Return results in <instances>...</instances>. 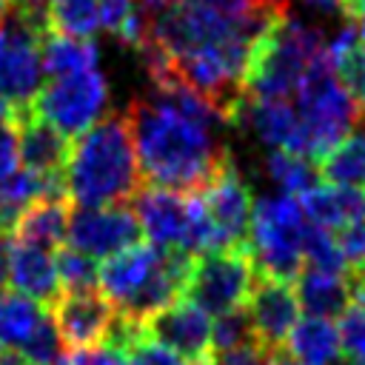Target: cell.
<instances>
[{"mask_svg": "<svg viewBox=\"0 0 365 365\" xmlns=\"http://www.w3.org/2000/svg\"><path fill=\"white\" fill-rule=\"evenodd\" d=\"M302 262H308L311 271H322V274H351L345 265V257L336 245V237L331 231H322L314 225L305 234Z\"/></svg>", "mask_w": 365, "mask_h": 365, "instance_id": "cell-31", "label": "cell"}, {"mask_svg": "<svg viewBox=\"0 0 365 365\" xmlns=\"http://www.w3.org/2000/svg\"><path fill=\"white\" fill-rule=\"evenodd\" d=\"M68 214L71 211H68L66 197L37 200L20 214V220L11 231V240L54 251L63 245V240L68 234Z\"/></svg>", "mask_w": 365, "mask_h": 365, "instance_id": "cell-22", "label": "cell"}, {"mask_svg": "<svg viewBox=\"0 0 365 365\" xmlns=\"http://www.w3.org/2000/svg\"><path fill=\"white\" fill-rule=\"evenodd\" d=\"M46 311L48 308L17 291H0V348H23Z\"/></svg>", "mask_w": 365, "mask_h": 365, "instance_id": "cell-26", "label": "cell"}, {"mask_svg": "<svg viewBox=\"0 0 365 365\" xmlns=\"http://www.w3.org/2000/svg\"><path fill=\"white\" fill-rule=\"evenodd\" d=\"M143 334L177 351L191 365H208L211 359V319L200 305L185 297L145 319Z\"/></svg>", "mask_w": 365, "mask_h": 365, "instance_id": "cell-13", "label": "cell"}, {"mask_svg": "<svg viewBox=\"0 0 365 365\" xmlns=\"http://www.w3.org/2000/svg\"><path fill=\"white\" fill-rule=\"evenodd\" d=\"M6 282L17 294L40 302L43 308H51L63 297L54 254L48 248H37V245H29V242L9 240V251H6Z\"/></svg>", "mask_w": 365, "mask_h": 365, "instance_id": "cell-18", "label": "cell"}, {"mask_svg": "<svg viewBox=\"0 0 365 365\" xmlns=\"http://www.w3.org/2000/svg\"><path fill=\"white\" fill-rule=\"evenodd\" d=\"M271 356L274 354L262 342H248V345H240L231 351L211 354L208 365H271Z\"/></svg>", "mask_w": 365, "mask_h": 365, "instance_id": "cell-39", "label": "cell"}, {"mask_svg": "<svg viewBox=\"0 0 365 365\" xmlns=\"http://www.w3.org/2000/svg\"><path fill=\"white\" fill-rule=\"evenodd\" d=\"M334 237H336V245H339V251H342V257H345L348 271L356 274L359 268H365V220L345 225V228L336 231Z\"/></svg>", "mask_w": 365, "mask_h": 365, "instance_id": "cell-37", "label": "cell"}, {"mask_svg": "<svg viewBox=\"0 0 365 365\" xmlns=\"http://www.w3.org/2000/svg\"><path fill=\"white\" fill-rule=\"evenodd\" d=\"M282 351L299 365H339L342 362L339 331L331 319H319V317L297 319Z\"/></svg>", "mask_w": 365, "mask_h": 365, "instance_id": "cell-23", "label": "cell"}, {"mask_svg": "<svg viewBox=\"0 0 365 365\" xmlns=\"http://www.w3.org/2000/svg\"><path fill=\"white\" fill-rule=\"evenodd\" d=\"M174 0H140V11L145 14V17H154V14H160L163 9H168Z\"/></svg>", "mask_w": 365, "mask_h": 365, "instance_id": "cell-43", "label": "cell"}, {"mask_svg": "<svg viewBox=\"0 0 365 365\" xmlns=\"http://www.w3.org/2000/svg\"><path fill=\"white\" fill-rule=\"evenodd\" d=\"M128 125L145 185L200 194L234 157L217 125H208L163 94L134 97Z\"/></svg>", "mask_w": 365, "mask_h": 365, "instance_id": "cell-1", "label": "cell"}, {"mask_svg": "<svg viewBox=\"0 0 365 365\" xmlns=\"http://www.w3.org/2000/svg\"><path fill=\"white\" fill-rule=\"evenodd\" d=\"M11 3H14V0H0V14H3V11H6Z\"/></svg>", "mask_w": 365, "mask_h": 365, "instance_id": "cell-48", "label": "cell"}, {"mask_svg": "<svg viewBox=\"0 0 365 365\" xmlns=\"http://www.w3.org/2000/svg\"><path fill=\"white\" fill-rule=\"evenodd\" d=\"M14 3L23 6V9H31V11H37V14H46V9H48L51 0H14Z\"/></svg>", "mask_w": 365, "mask_h": 365, "instance_id": "cell-44", "label": "cell"}, {"mask_svg": "<svg viewBox=\"0 0 365 365\" xmlns=\"http://www.w3.org/2000/svg\"><path fill=\"white\" fill-rule=\"evenodd\" d=\"M297 3L317 14H342V0H297Z\"/></svg>", "mask_w": 365, "mask_h": 365, "instance_id": "cell-42", "label": "cell"}, {"mask_svg": "<svg viewBox=\"0 0 365 365\" xmlns=\"http://www.w3.org/2000/svg\"><path fill=\"white\" fill-rule=\"evenodd\" d=\"M319 180L336 188H359L365 185V128L351 131L342 143H336L319 160Z\"/></svg>", "mask_w": 365, "mask_h": 365, "instance_id": "cell-25", "label": "cell"}, {"mask_svg": "<svg viewBox=\"0 0 365 365\" xmlns=\"http://www.w3.org/2000/svg\"><path fill=\"white\" fill-rule=\"evenodd\" d=\"M57 365H125V354L108 342L94 345V348H80V351H66Z\"/></svg>", "mask_w": 365, "mask_h": 365, "instance_id": "cell-38", "label": "cell"}, {"mask_svg": "<svg viewBox=\"0 0 365 365\" xmlns=\"http://www.w3.org/2000/svg\"><path fill=\"white\" fill-rule=\"evenodd\" d=\"M48 31L46 14L11 3L0 14V97L14 108H31L43 88L40 43Z\"/></svg>", "mask_w": 365, "mask_h": 365, "instance_id": "cell-7", "label": "cell"}, {"mask_svg": "<svg viewBox=\"0 0 365 365\" xmlns=\"http://www.w3.org/2000/svg\"><path fill=\"white\" fill-rule=\"evenodd\" d=\"M51 319L57 325V334L68 351L94 348L103 345L111 322H114V305L100 294H63L51 308Z\"/></svg>", "mask_w": 365, "mask_h": 365, "instance_id": "cell-15", "label": "cell"}, {"mask_svg": "<svg viewBox=\"0 0 365 365\" xmlns=\"http://www.w3.org/2000/svg\"><path fill=\"white\" fill-rule=\"evenodd\" d=\"M248 342H259L254 336V325H251V317L242 308H234L228 314H220L214 322H211V354H220V351H231V348H240V345H248Z\"/></svg>", "mask_w": 365, "mask_h": 365, "instance_id": "cell-32", "label": "cell"}, {"mask_svg": "<svg viewBox=\"0 0 365 365\" xmlns=\"http://www.w3.org/2000/svg\"><path fill=\"white\" fill-rule=\"evenodd\" d=\"M131 211L151 245L163 251H185L188 222H191V194H180L157 185H140V191L131 197Z\"/></svg>", "mask_w": 365, "mask_h": 365, "instance_id": "cell-12", "label": "cell"}, {"mask_svg": "<svg viewBox=\"0 0 365 365\" xmlns=\"http://www.w3.org/2000/svg\"><path fill=\"white\" fill-rule=\"evenodd\" d=\"M302 214L314 228L342 231L351 222L365 220V194L359 188H336V185H314L299 197Z\"/></svg>", "mask_w": 365, "mask_h": 365, "instance_id": "cell-21", "label": "cell"}, {"mask_svg": "<svg viewBox=\"0 0 365 365\" xmlns=\"http://www.w3.org/2000/svg\"><path fill=\"white\" fill-rule=\"evenodd\" d=\"M297 114H299V154L308 160H322L336 143H342L356 125L362 123V106L354 100L348 86L342 83L331 54L325 51L311 71L305 74L302 86L297 88Z\"/></svg>", "mask_w": 365, "mask_h": 365, "instance_id": "cell-5", "label": "cell"}, {"mask_svg": "<svg viewBox=\"0 0 365 365\" xmlns=\"http://www.w3.org/2000/svg\"><path fill=\"white\" fill-rule=\"evenodd\" d=\"M254 279H257V271H254V262L245 245L211 251L194 259L182 297L200 305L208 317L211 314L220 317L248 302Z\"/></svg>", "mask_w": 365, "mask_h": 365, "instance_id": "cell-9", "label": "cell"}, {"mask_svg": "<svg viewBox=\"0 0 365 365\" xmlns=\"http://www.w3.org/2000/svg\"><path fill=\"white\" fill-rule=\"evenodd\" d=\"M339 348L342 359L365 362V297H354L351 308L339 317Z\"/></svg>", "mask_w": 365, "mask_h": 365, "instance_id": "cell-34", "label": "cell"}, {"mask_svg": "<svg viewBox=\"0 0 365 365\" xmlns=\"http://www.w3.org/2000/svg\"><path fill=\"white\" fill-rule=\"evenodd\" d=\"M125 365H191L188 359H182L177 351L148 339V336H140L128 351H125Z\"/></svg>", "mask_w": 365, "mask_h": 365, "instance_id": "cell-36", "label": "cell"}, {"mask_svg": "<svg viewBox=\"0 0 365 365\" xmlns=\"http://www.w3.org/2000/svg\"><path fill=\"white\" fill-rule=\"evenodd\" d=\"M265 177L279 188V194L302 197L314 185H319V165L294 151H271L265 157Z\"/></svg>", "mask_w": 365, "mask_h": 365, "instance_id": "cell-27", "label": "cell"}, {"mask_svg": "<svg viewBox=\"0 0 365 365\" xmlns=\"http://www.w3.org/2000/svg\"><path fill=\"white\" fill-rule=\"evenodd\" d=\"M231 123L245 128L257 143H262L271 151L299 154V143H302L299 114H297V106L288 100H268V97L245 94Z\"/></svg>", "mask_w": 365, "mask_h": 365, "instance_id": "cell-16", "label": "cell"}, {"mask_svg": "<svg viewBox=\"0 0 365 365\" xmlns=\"http://www.w3.org/2000/svg\"><path fill=\"white\" fill-rule=\"evenodd\" d=\"M140 222L131 205H103V208H74L68 214L66 242L94 259H108L140 242Z\"/></svg>", "mask_w": 365, "mask_h": 365, "instance_id": "cell-10", "label": "cell"}, {"mask_svg": "<svg viewBox=\"0 0 365 365\" xmlns=\"http://www.w3.org/2000/svg\"><path fill=\"white\" fill-rule=\"evenodd\" d=\"M57 262V277H60V288L66 294H91L100 291V265L94 257L71 248V245H60L54 254Z\"/></svg>", "mask_w": 365, "mask_h": 365, "instance_id": "cell-30", "label": "cell"}, {"mask_svg": "<svg viewBox=\"0 0 365 365\" xmlns=\"http://www.w3.org/2000/svg\"><path fill=\"white\" fill-rule=\"evenodd\" d=\"M0 351H3V348H0Z\"/></svg>", "mask_w": 365, "mask_h": 365, "instance_id": "cell-50", "label": "cell"}, {"mask_svg": "<svg viewBox=\"0 0 365 365\" xmlns=\"http://www.w3.org/2000/svg\"><path fill=\"white\" fill-rule=\"evenodd\" d=\"M342 17L348 26L356 29L359 40L365 43V0H342Z\"/></svg>", "mask_w": 365, "mask_h": 365, "instance_id": "cell-41", "label": "cell"}, {"mask_svg": "<svg viewBox=\"0 0 365 365\" xmlns=\"http://www.w3.org/2000/svg\"><path fill=\"white\" fill-rule=\"evenodd\" d=\"M294 294H297L299 308L308 317L334 319V317H342L351 308L356 291H354L351 274H322V271L302 268L297 274Z\"/></svg>", "mask_w": 365, "mask_h": 365, "instance_id": "cell-20", "label": "cell"}, {"mask_svg": "<svg viewBox=\"0 0 365 365\" xmlns=\"http://www.w3.org/2000/svg\"><path fill=\"white\" fill-rule=\"evenodd\" d=\"M342 365H365V362H348V359H342Z\"/></svg>", "mask_w": 365, "mask_h": 365, "instance_id": "cell-49", "label": "cell"}, {"mask_svg": "<svg viewBox=\"0 0 365 365\" xmlns=\"http://www.w3.org/2000/svg\"><path fill=\"white\" fill-rule=\"evenodd\" d=\"M31 108L37 117H43L48 125H54L63 137L74 140L108 114V108H111L108 77L103 71L91 68L83 74L48 80V83H43Z\"/></svg>", "mask_w": 365, "mask_h": 365, "instance_id": "cell-8", "label": "cell"}, {"mask_svg": "<svg viewBox=\"0 0 365 365\" xmlns=\"http://www.w3.org/2000/svg\"><path fill=\"white\" fill-rule=\"evenodd\" d=\"M200 200H202L205 214L217 231L220 251L245 245L254 197H251V185L245 182V177L240 174L234 160L200 191Z\"/></svg>", "mask_w": 365, "mask_h": 365, "instance_id": "cell-11", "label": "cell"}, {"mask_svg": "<svg viewBox=\"0 0 365 365\" xmlns=\"http://www.w3.org/2000/svg\"><path fill=\"white\" fill-rule=\"evenodd\" d=\"M17 351L26 359V365H57V359L63 356V339L57 334V325L51 319V311H46V317L40 319V325L34 328V334Z\"/></svg>", "mask_w": 365, "mask_h": 365, "instance_id": "cell-33", "label": "cell"}, {"mask_svg": "<svg viewBox=\"0 0 365 365\" xmlns=\"http://www.w3.org/2000/svg\"><path fill=\"white\" fill-rule=\"evenodd\" d=\"M271 365H299V362H297V359H291L285 351H277V354L271 356Z\"/></svg>", "mask_w": 365, "mask_h": 365, "instance_id": "cell-47", "label": "cell"}, {"mask_svg": "<svg viewBox=\"0 0 365 365\" xmlns=\"http://www.w3.org/2000/svg\"><path fill=\"white\" fill-rule=\"evenodd\" d=\"M245 311L251 317L254 336L271 354L285 348V339L299 319V302H297L294 285L288 279H274V277H259V274L248 294Z\"/></svg>", "mask_w": 365, "mask_h": 365, "instance_id": "cell-14", "label": "cell"}, {"mask_svg": "<svg viewBox=\"0 0 365 365\" xmlns=\"http://www.w3.org/2000/svg\"><path fill=\"white\" fill-rule=\"evenodd\" d=\"M20 163V145H17V128L14 123H0V180L11 177Z\"/></svg>", "mask_w": 365, "mask_h": 365, "instance_id": "cell-40", "label": "cell"}, {"mask_svg": "<svg viewBox=\"0 0 365 365\" xmlns=\"http://www.w3.org/2000/svg\"><path fill=\"white\" fill-rule=\"evenodd\" d=\"M311 222L297 197L265 194L254 202L248 225V257L259 277L294 279L302 271V245Z\"/></svg>", "mask_w": 365, "mask_h": 365, "instance_id": "cell-6", "label": "cell"}, {"mask_svg": "<svg viewBox=\"0 0 365 365\" xmlns=\"http://www.w3.org/2000/svg\"><path fill=\"white\" fill-rule=\"evenodd\" d=\"M143 185L128 117L108 111L74 137L66 163V194L77 208H103L131 200Z\"/></svg>", "mask_w": 365, "mask_h": 365, "instance_id": "cell-3", "label": "cell"}, {"mask_svg": "<svg viewBox=\"0 0 365 365\" xmlns=\"http://www.w3.org/2000/svg\"><path fill=\"white\" fill-rule=\"evenodd\" d=\"M351 279H354V297H365V268H359L356 274H351Z\"/></svg>", "mask_w": 365, "mask_h": 365, "instance_id": "cell-45", "label": "cell"}, {"mask_svg": "<svg viewBox=\"0 0 365 365\" xmlns=\"http://www.w3.org/2000/svg\"><path fill=\"white\" fill-rule=\"evenodd\" d=\"M285 11L288 0H174L145 20L148 34L177 60L225 43H257Z\"/></svg>", "mask_w": 365, "mask_h": 365, "instance_id": "cell-2", "label": "cell"}, {"mask_svg": "<svg viewBox=\"0 0 365 365\" xmlns=\"http://www.w3.org/2000/svg\"><path fill=\"white\" fill-rule=\"evenodd\" d=\"M40 60H43V74L57 80V77H71V74L97 68L100 51L94 46V40L46 31L43 43H40Z\"/></svg>", "mask_w": 365, "mask_h": 365, "instance_id": "cell-24", "label": "cell"}, {"mask_svg": "<svg viewBox=\"0 0 365 365\" xmlns=\"http://www.w3.org/2000/svg\"><path fill=\"white\" fill-rule=\"evenodd\" d=\"M100 6V29L111 31L131 51L145 40L148 20L140 11V0H97Z\"/></svg>", "mask_w": 365, "mask_h": 365, "instance_id": "cell-29", "label": "cell"}, {"mask_svg": "<svg viewBox=\"0 0 365 365\" xmlns=\"http://www.w3.org/2000/svg\"><path fill=\"white\" fill-rule=\"evenodd\" d=\"M14 128H17L20 163L26 165V171L40 177H66V163L71 151L68 137H63L54 125L37 117L34 108L14 111Z\"/></svg>", "mask_w": 365, "mask_h": 365, "instance_id": "cell-19", "label": "cell"}, {"mask_svg": "<svg viewBox=\"0 0 365 365\" xmlns=\"http://www.w3.org/2000/svg\"><path fill=\"white\" fill-rule=\"evenodd\" d=\"M48 31L91 40L100 29V6L97 0H51L46 9Z\"/></svg>", "mask_w": 365, "mask_h": 365, "instance_id": "cell-28", "label": "cell"}, {"mask_svg": "<svg viewBox=\"0 0 365 365\" xmlns=\"http://www.w3.org/2000/svg\"><path fill=\"white\" fill-rule=\"evenodd\" d=\"M336 71L342 77V83L348 86V91L354 94V100L362 106L365 111V43H356L351 46L339 63H336Z\"/></svg>", "mask_w": 365, "mask_h": 365, "instance_id": "cell-35", "label": "cell"}, {"mask_svg": "<svg viewBox=\"0 0 365 365\" xmlns=\"http://www.w3.org/2000/svg\"><path fill=\"white\" fill-rule=\"evenodd\" d=\"M0 123H14V108L0 97Z\"/></svg>", "mask_w": 365, "mask_h": 365, "instance_id": "cell-46", "label": "cell"}, {"mask_svg": "<svg viewBox=\"0 0 365 365\" xmlns=\"http://www.w3.org/2000/svg\"><path fill=\"white\" fill-rule=\"evenodd\" d=\"M325 51L328 37L322 34V29L299 20L291 11L279 14L254 43L245 74V94L288 100L291 94H297L305 74Z\"/></svg>", "mask_w": 365, "mask_h": 365, "instance_id": "cell-4", "label": "cell"}, {"mask_svg": "<svg viewBox=\"0 0 365 365\" xmlns=\"http://www.w3.org/2000/svg\"><path fill=\"white\" fill-rule=\"evenodd\" d=\"M165 251L151 242H137L100 265V294L114 305V311L125 308L157 274Z\"/></svg>", "mask_w": 365, "mask_h": 365, "instance_id": "cell-17", "label": "cell"}]
</instances>
